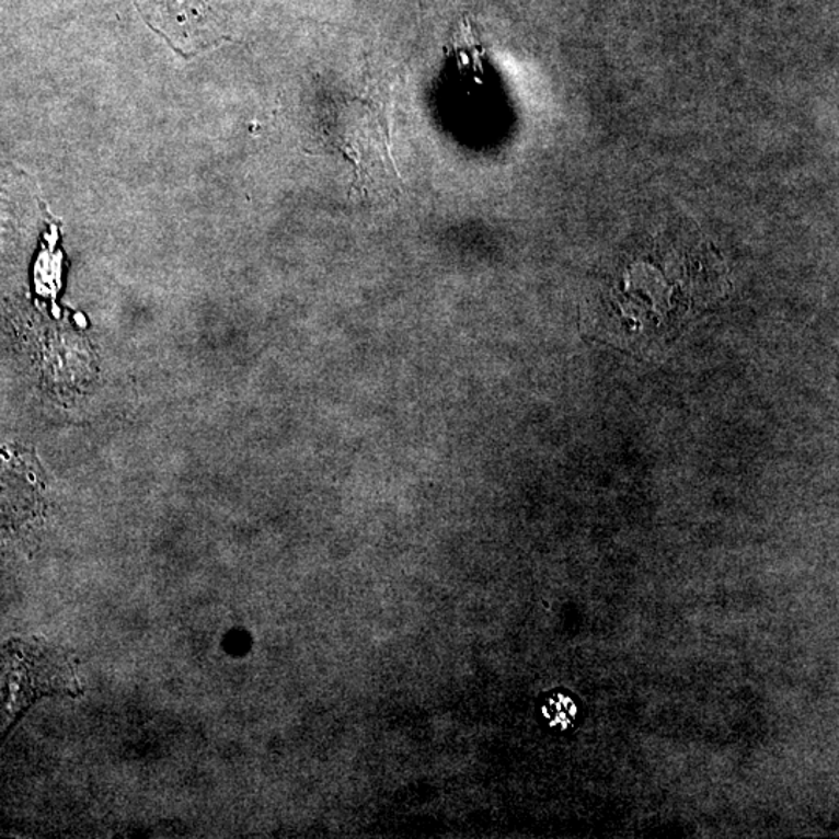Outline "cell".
I'll return each instance as SVG.
<instances>
[{
    "label": "cell",
    "mask_w": 839,
    "mask_h": 839,
    "mask_svg": "<svg viewBox=\"0 0 839 839\" xmlns=\"http://www.w3.org/2000/svg\"><path fill=\"white\" fill-rule=\"evenodd\" d=\"M545 715L553 720L556 725H570L571 720H574L575 716L574 703L570 698L560 696L556 700L549 701V709L545 711Z\"/></svg>",
    "instance_id": "1"
}]
</instances>
